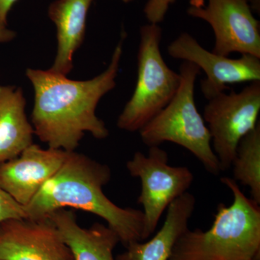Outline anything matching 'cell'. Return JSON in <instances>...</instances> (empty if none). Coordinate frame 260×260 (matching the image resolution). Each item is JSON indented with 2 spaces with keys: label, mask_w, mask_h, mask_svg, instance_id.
<instances>
[{
  "label": "cell",
  "mask_w": 260,
  "mask_h": 260,
  "mask_svg": "<svg viewBox=\"0 0 260 260\" xmlns=\"http://www.w3.org/2000/svg\"><path fill=\"white\" fill-rule=\"evenodd\" d=\"M125 39L123 32L109 67L93 79L79 81L49 70H26L34 89V133L49 148L73 152L86 133L98 140L109 136V129L95 110L101 99L116 87Z\"/></svg>",
  "instance_id": "obj_1"
},
{
  "label": "cell",
  "mask_w": 260,
  "mask_h": 260,
  "mask_svg": "<svg viewBox=\"0 0 260 260\" xmlns=\"http://www.w3.org/2000/svg\"><path fill=\"white\" fill-rule=\"evenodd\" d=\"M112 178L107 164L70 152L62 167L24 206L26 219L42 220L56 210L75 208L97 215L117 234L124 246L144 241L143 212L117 206L103 188Z\"/></svg>",
  "instance_id": "obj_2"
},
{
  "label": "cell",
  "mask_w": 260,
  "mask_h": 260,
  "mask_svg": "<svg viewBox=\"0 0 260 260\" xmlns=\"http://www.w3.org/2000/svg\"><path fill=\"white\" fill-rule=\"evenodd\" d=\"M220 181L232 191V205H218L208 230L188 229L169 260H259V205L246 197L232 178Z\"/></svg>",
  "instance_id": "obj_3"
},
{
  "label": "cell",
  "mask_w": 260,
  "mask_h": 260,
  "mask_svg": "<svg viewBox=\"0 0 260 260\" xmlns=\"http://www.w3.org/2000/svg\"><path fill=\"white\" fill-rule=\"evenodd\" d=\"M200 72V68L189 61L180 65L181 80L177 93L139 133L149 148L160 146L165 142L175 143L191 152L210 174L218 175L221 170L212 148L209 129L195 103V82Z\"/></svg>",
  "instance_id": "obj_4"
},
{
  "label": "cell",
  "mask_w": 260,
  "mask_h": 260,
  "mask_svg": "<svg viewBox=\"0 0 260 260\" xmlns=\"http://www.w3.org/2000/svg\"><path fill=\"white\" fill-rule=\"evenodd\" d=\"M161 39L159 24L148 23L140 28L138 79L131 99L118 118L119 129L139 132L167 107L179 90L181 75L164 60Z\"/></svg>",
  "instance_id": "obj_5"
},
{
  "label": "cell",
  "mask_w": 260,
  "mask_h": 260,
  "mask_svg": "<svg viewBox=\"0 0 260 260\" xmlns=\"http://www.w3.org/2000/svg\"><path fill=\"white\" fill-rule=\"evenodd\" d=\"M169 155L159 146L150 147L148 155L136 152L126 162L130 175L140 179L138 204L144 211V241L158 226L164 211L172 202L187 192L194 175L189 168L169 165Z\"/></svg>",
  "instance_id": "obj_6"
},
{
  "label": "cell",
  "mask_w": 260,
  "mask_h": 260,
  "mask_svg": "<svg viewBox=\"0 0 260 260\" xmlns=\"http://www.w3.org/2000/svg\"><path fill=\"white\" fill-rule=\"evenodd\" d=\"M208 101L203 117L220 170L225 172L232 168L239 141L259 123L260 81L251 82L238 93L222 92Z\"/></svg>",
  "instance_id": "obj_7"
},
{
  "label": "cell",
  "mask_w": 260,
  "mask_h": 260,
  "mask_svg": "<svg viewBox=\"0 0 260 260\" xmlns=\"http://www.w3.org/2000/svg\"><path fill=\"white\" fill-rule=\"evenodd\" d=\"M187 13L213 28V52L225 56L239 53L260 58L259 22L253 15L249 0H208L202 8L189 7Z\"/></svg>",
  "instance_id": "obj_8"
},
{
  "label": "cell",
  "mask_w": 260,
  "mask_h": 260,
  "mask_svg": "<svg viewBox=\"0 0 260 260\" xmlns=\"http://www.w3.org/2000/svg\"><path fill=\"white\" fill-rule=\"evenodd\" d=\"M174 59L189 61L203 70L206 78L200 82L207 100L229 89L227 85L260 81V58L243 54L238 59L219 55L205 49L195 38L182 32L168 47Z\"/></svg>",
  "instance_id": "obj_9"
},
{
  "label": "cell",
  "mask_w": 260,
  "mask_h": 260,
  "mask_svg": "<svg viewBox=\"0 0 260 260\" xmlns=\"http://www.w3.org/2000/svg\"><path fill=\"white\" fill-rule=\"evenodd\" d=\"M0 260H75L57 227L48 218L0 223Z\"/></svg>",
  "instance_id": "obj_10"
},
{
  "label": "cell",
  "mask_w": 260,
  "mask_h": 260,
  "mask_svg": "<svg viewBox=\"0 0 260 260\" xmlns=\"http://www.w3.org/2000/svg\"><path fill=\"white\" fill-rule=\"evenodd\" d=\"M69 153L34 143L17 158L0 164V186L25 206L62 167Z\"/></svg>",
  "instance_id": "obj_11"
},
{
  "label": "cell",
  "mask_w": 260,
  "mask_h": 260,
  "mask_svg": "<svg viewBox=\"0 0 260 260\" xmlns=\"http://www.w3.org/2000/svg\"><path fill=\"white\" fill-rule=\"evenodd\" d=\"M93 0H56L49 5L48 15L55 24L57 52L49 69L67 76L73 68V58L85 38L86 19Z\"/></svg>",
  "instance_id": "obj_12"
},
{
  "label": "cell",
  "mask_w": 260,
  "mask_h": 260,
  "mask_svg": "<svg viewBox=\"0 0 260 260\" xmlns=\"http://www.w3.org/2000/svg\"><path fill=\"white\" fill-rule=\"evenodd\" d=\"M195 205L194 195L188 191L181 195L168 207L165 221L156 234L147 242L128 244L116 260H169L178 239L189 229Z\"/></svg>",
  "instance_id": "obj_13"
},
{
  "label": "cell",
  "mask_w": 260,
  "mask_h": 260,
  "mask_svg": "<svg viewBox=\"0 0 260 260\" xmlns=\"http://www.w3.org/2000/svg\"><path fill=\"white\" fill-rule=\"evenodd\" d=\"M47 218L59 229L75 260H116L113 251L120 240L108 225L95 223L82 228L74 212L66 209L56 210Z\"/></svg>",
  "instance_id": "obj_14"
},
{
  "label": "cell",
  "mask_w": 260,
  "mask_h": 260,
  "mask_svg": "<svg viewBox=\"0 0 260 260\" xmlns=\"http://www.w3.org/2000/svg\"><path fill=\"white\" fill-rule=\"evenodd\" d=\"M25 107L20 87L0 85V164L17 158L34 144L35 133Z\"/></svg>",
  "instance_id": "obj_15"
},
{
  "label": "cell",
  "mask_w": 260,
  "mask_h": 260,
  "mask_svg": "<svg viewBox=\"0 0 260 260\" xmlns=\"http://www.w3.org/2000/svg\"><path fill=\"white\" fill-rule=\"evenodd\" d=\"M232 167L234 180L248 186L251 199L260 205L259 122L239 141Z\"/></svg>",
  "instance_id": "obj_16"
},
{
  "label": "cell",
  "mask_w": 260,
  "mask_h": 260,
  "mask_svg": "<svg viewBox=\"0 0 260 260\" xmlns=\"http://www.w3.org/2000/svg\"><path fill=\"white\" fill-rule=\"evenodd\" d=\"M13 218H27L23 205L0 186V223Z\"/></svg>",
  "instance_id": "obj_17"
},
{
  "label": "cell",
  "mask_w": 260,
  "mask_h": 260,
  "mask_svg": "<svg viewBox=\"0 0 260 260\" xmlns=\"http://www.w3.org/2000/svg\"><path fill=\"white\" fill-rule=\"evenodd\" d=\"M175 2L176 0H148L144 8V13L149 23H162L169 7Z\"/></svg>",
  "instance_id": "obj_18"
},
{
  "label": "cell",
  "mask_w": 260,
  "mask_h": 260,
  "mask_svg": "<svg viewBox=\"0 0 260 260\" xmlns=\"http://www.w3.org/2000/svg\"><path fill=\"white\" fill-rule=\"evenodd\" d=\"M18 0H0V20L8 24V16L10 10Z\"/></svg>",
  "instance_id": "obj_19"
},
{
  "label": "cell",
  "mask_w": 260,
  "mask_h": 260,
  "mask_svg": "<svg viewBox=\"0 0 260 260\" xmlns=\"http://www.w3.org/2000/svg\"><path fill=\"white\" fill-rule=\"evenodd\" d=\"M16 32L8 28V24L0 20V43L11 42L16 37Z\"/></svg>",
  "instance_id": "obj_20"
},
{
  "label": "cell",
  "mask_w": 260,
  "mask_h": 260,
  "mask_svg": "<svg viewBox=\"0 0 260 260\" xmlns=\"http://www.w3.org/2000/svg\"><path fill=\"white\" fill-rule=\"evenodd\" d=\"M189 3L191 7L194 8H202L205 5V0H189Z\"/></svg>",
  "instance_id": "obj_21"
},
{
  "label": "cell",
  "mask_w": 260,
  "mask_h": 260,
  "mask_svg": "<svg viewBox=\"0 0 260 260\" xmlns=\"http://www.w3.org/2000/svg\"><path fill=\"white\" fill-rule=\"evenodd\" d=\"M121 1H122L123 3H131V2L133 1V0H121Z\"/></svg>",
  "instance_id": "obj_22"
}]
</instances>
